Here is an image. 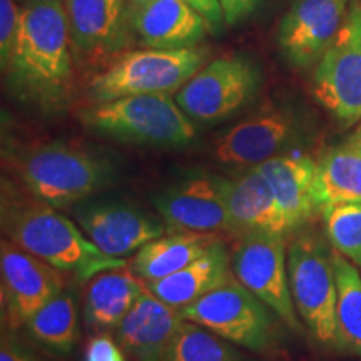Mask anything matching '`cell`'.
Wrapping results in <instances>:
<instances>
[{
	"mask_svg": "<svg viewBox=\"0 0 361 361\" xmlns=\"http://www.w3.org/2000/svg\"><path fill=\"white\" fill-rule=\"evenodd\" d=\"M11 162L24 189L54 207L84 201L112 180L106 161L61 141L22 149Z\"/></svg>",
	"mask_w": 361,
	"mask_h": 361,
	"instance_id": "cell-3",
	"label": "cell"
},
{
	"mask_svg": "<svg viewBox=\"0 0 361 361\" xmlns=\"http://www.w3.org/2000/svg\"><path fill=\"white\" fill-rule=\"evenodd\" d=\"M206 49H142L124 54L106 71L90 80L94 102L135 96V94H173L204 66Z\"/></svg>",
	"mask_w": 361,
	"mask_h": 361,
	"instance_id": "cell-5",
	"label": "cell"
},
{
	"mask_svg": "<svg viewBox=\"0 0 361 361\" xmlns=\"http://www.w3.org/2000/svg\"><path fill=\"white\" fill-rule=\"evenodd\" d=\"M314 200L319 209L361 204V124L316 162Z\"/></svg>",
	"mask_w": 361,
	"mask_h": 361,
	"instance_id": "cell-21",
	"label": "cell"
},
{
	"mask_svg": "<svg viewBox=\"0 0 361 361\" xmlns=\"http://www.w3.org/2000/svg\"><path fill=\"white\" fill-rule=\"evenodd\" d=\"M233 273L243 286L268 306L284 324L300 331L301 319L293 303L283 236H239L233 252Z\"/></svg>",
	"mask_w": 361,
	"mask_h": 361,
	"instance_id": "cell-10",
	"label": "cell"
},
{
	"mask_svg": "<svg viewBox=\"0 0 361 361\" xmlns=\"http://www.w3.org/2000/svg\"><path fill=\"white\" fill-rule=\"evenodd\" d=\"M183 322L180 310L164 303L146 286L117 326V338L139 361H164Z\"/></svg>",
	"mask_w": 361,
	"mask_h": 361,
	"instance_id": "cell-17",
	"label": "cell"
},
{
	"mask_svg": "<svg viewBox=\"0 0 361 361\" xmlns=\"http://www.w3.org/2000/svg\"><path fill=\"white\" fill-rule=\"evenodd\" d=\"M322 214L333 250L361 271V204L324 206Z\"/></svg>",
	"mask_w": 361,
	"mask_h": 361,
	"instance_id": "cell-28",
	"label": "cell"
},
{
	"mask_svg": "<svg viewBox=\"0 0 361 361\" xmlns=\"http://www.w3.org/2000/svg\"><path fill=\"white\" fill-rule=\"evenodd\" d=\"M71 32L61 2H25L6 67L13 92L44 109L66 102L72 84Z\"/></svg>",
	"mask_w": 361,
	"mask_h": 361,
	"instance_id": "cell-1",
	"label": "cell"
},
{
	"mask_svg": "<svg viewBox=\"0 0 361 361\" xmlns=\"http://www.w3.org/2000/svg\"><path fill=\"white\" fill-rule=\"evenodd\" d=\"M338 286V346L361 356V271L348 258L333 251Z\"/></svg>",
	"mask_w": 361,
	"mask_h": 361,
	"instance_id": "cell-25",
	"label": "cell"
},
{
	"mask_svg": "<svg viewBox=\"0 0 361 361\" xmlns=\"http://www.w3.org/2000/svg\"><path fill=\"white\" fill-rule=\"evenodd\" d=\"M164 361H243L228 340L201 324L184 319Z\"/></svg>",
	"mask_w": 361,
	"mask_h": 361,
	"instance_id": "cell-27",
	"label": "cell"
},
{
	"mask_svg": "<svg viewBox=\"0 0 361 361\" xmlns=\"http://www.w3.org/2000/svg\"><path fill=\"white\" fill-rule=\"evenodd\" d=\"M221 243L216 233L176 231L144 245L135 255L133 269L144 283L157 281L186 268Z\"/></svg>",
	"mask_w": 361,
	"mask_h": 361,
	"instance_id": "cell-23",
	"label": "cell"
},
{
	"mask_svg": "<svg viewBox=\"0 0 361 361\" xmlns=\"http://www.w3.org/2000/svg\"><path fill=\"white\" fill-rule=\"evenodd\" d=\"M295 135V116L281 107H268L224 130L214 142V156L226 166L255 168L278 156Z\"/></svg>",
	"mask_w": 361,
	"mask_h": 361,
	"instance_id": "cell-15",
	"label": "cell"
},
{
	"mask_svg": "<svg viewBox=\"0 0 361 361\" xmlns=\"http://www.w3.org/2000/svg\"><path fill=\"white\" fill-rule=\"evenodd\" d=\"M0 361H32L20 348L13 346L12 343L2 341V351H0Z\"/></svg>",
	"mask_w": 361,
	"mask_h": 361,
	"instance_id": "cell-33",
	"label": "cell"
},
{
	"mask_svg": "<svg viewBox=\"0 0 361 361\" xmlns=\"http://www.w3.org/2000/svg\"><path fill=\"white\" fill-rule=\"evenodd\" d=\"M207 27L188 0H149L133 13V29L149 49L194 47Z\"/></svg>",
	"mask_w": 361,
	"mask_h": 361,
	"instance_id": "cell-19",
	"label": "cell"
},
{
	"mask_svg": "<svg viewBox=\"0 0 361 361\" xmlns=\"http://www.w3.org/2000/svg\"><path fill=\"white\" fill-rule=\"evenodd\" d=\"M85 361H124V356L109 336L102 335L90 340Z\"/></svg>",
	"mask_w": 361,
	"mask_h": 361,
	"instance_id": "cell-30",
	"label": "cell"
},
{
	"mask_svg": "<svg viewBox=\"0 0 361 361\" xmlns=\"http://www.w3.org/2000/svg\"><path fill=\"white\" fill-rule=\"evenodd\" d=\"M72 49L97 61L123 51L133 27L128 0H66Z\"/></svg>",
	"mask_w": 361,
	"mask_h": 361,
	"instance_id": "cell-16",
	"label": "cell"
},
{
	"mask_svg": "<svg viewBox=\"0 0 361 361\" xmlns=\"http://www.w3.org/2000/svg\"><path fill=\"white\" fill-rule=\"evenodd\" d=\"M229 276H233V268L221 241L186 268L146 283V286L164 303L180 310L221 286Z\"/></svg>",
	"mask_w": 361,
	"mask_h": 361,
	"instance_id": "cell-22",
	"label": "cell"
},
{
	"mask_svg": "<svg viewBox=\"0 0 361 361\" xmlns=\"http://www.w3.org/2000/svg\"><path fill=\"white\" fill-rule=\"evenodd\" d=\"M149 0H128V6H129V12H130V20H133V13L141 8L142 6H146Z\"/></svg>",
	"mask_w": 361,
	"mask_h": 361,
	"instance_id": "cell-34",
	"label": "cell"
},
{
	"mask_svg": "<svg viewBox=\"0 0 361 361\" xmlns=\"http://www.w3.org/2000/svg\"><path fill=\"white\" fill-rule=\"evenodd\" d=\"M2 229L22 250L61 271L87 281L104 271L124 268V258H112L94 245L80 226L56 207L12 183L2 184Z\"/></svg>",
	"mask_w": 361,
	"mask_h": 361,
	"instance_id": "cell-2",
	"label": "cell"
},
{
	"mask_svg": "<svg viewBox=\"0 0 361 361\" xmlns=\"http://www.w3.org/2000/svg\"><path fill=\"white\" fill-rule=\"evenodd\" d=\"M228 209L233 233L238 236L268 234L286 238L295 231L256 166L228 183Z\"/></svg>",
	"mask_w": 361,
	"mask_h": 361,
	"instance_id": "cell-18",
	"label": "cell"
},
{
	"mask_svg": "<svg viewBox=\"0 0 361 361\" xmlns=\"http://www.w3.org/2000/svg\"><path fill=\"white\" fill-rule=\"evenodd\" d=\"M269 311L233 273L221 286L180 308V314L234 345L263 351L269 348L274 338Z\"/></svg>",
	"mask_w": 361,
	"mask_h": 361,
	"instance_id": "cell-7",
	"label": "cell"
},
{
	"mask_svg": "<svg viewBox=\"0 0 361 361\" xmlns=\"http://www.w3.org/2000/svg\"><path fill=\"white\" fill-rule=\"evenodd\" d=\"M79 117L87 129L121 142L171 147L196 137L191 117L169 94H135L96 102Z\"/></svg>",
	"mask_w": 361,
	"mask_h": 361,
	"instance_id": "cell-4",
	"label": "cell"
},
{
	"mask_svg": "<svg viewBox=\"0 0 361 361\" xmlns=\"http://www.w3.org/2000/svg\"><path fill=\"white\" fill-rule=\"evenodd\" d=\"M261 72L250 59L223 57L202 66L176 92V102L191 119L216 123L241 109L258 92Z\"/></svg>",
	"mask_w": 361,
	"mask_h": 361,
	"instance_id": "cell-9",
	"label": "cell"
},
{
	"mask_svg": "<svg viewBox=\"0 0 361 361\" xmlns=\"http://www.w3.org/2000/svg\"><path fill=\"white\" fill-rule=\"evenodd\" d=\"M27 2H61V4H66V0H27Z\"/></svg>",
	"mask_w": 361,
	"mask_h": 361,
	"instance_id": "cell-35",
	"label": "cell"
},
{
	"mask_svg": "<svg viewBox=\"0 0 361 361\" xmlns=\"http://www.w3.org/2000/svg\"><path fill=\"white\" fill-rule=\"evenodd\" d=\"M20 11L13 0H0V61L6 71L19 34Z\"/></svg>",
	"mask_w": 361,
	"mask_h": 361,
	"instance_id": "cell-29",
	"label": "cell"
},
{
	"mask_svg": "<svg viewBox=\"0 0 361 361\" xmlns=\"http://www.w3.org/2000/svg\"><path fill=\"white\" fill-rule=\"evenodd\" d=\"M27 329L45 348L67 353L79 338L78 310L71 293L62 290L30 316Z\"/></svg>",
	"mask_w": 361,
	"mask_h": 361,
	"instance_id": "cell-26",
	"label": "cell"
},
{
	"mask_svg": "<svg viewBox=\"0 0 361 361\" xmlns=\"http://www.w3.org/2000/svg\"><path fill=\"white\" fill-rule=\"evenodd\" d=\"M144 288L146 283L124 268L104 271L94 276L85 295V323L94 329L117 328Z\"/></svg>",
	"mask_w": 361,
	"mask_h": 361,
	"instance_id": "cell-24",
	"label": "cell"
},
{
	"mask_svg": "<svg viewBox=\"0 0 361 361\" xmlns=\"http://www.w3.org/2000/svg\"><path fill=\"white\" fill-rule=\"evenodd\" d=\"M197 12L204 17L209 29L218 30L224 22L223 8H221L219 0H188Z\"/></svg>",
	"mask_w": 361,
	"mask_h": 361,
	"instance_id": "cell-32",
	"label": "cell"
},
{
	"mask_svg": "<svg viewBox=\"0 0 361 361\" xmlns=\"http://www.w3.org/2000/svg\"><path fill=\"white\" fill-rule=\"evenodd\" d=\"M261 0H219L221 8H223L224 22L229 25H236L246 17H250L256 7L259 6Z\"/></svg>",
	"mask_w": 361,
	"mask_h": 361,
	"instance_id": "cell-31",
	"label": "cell"
},
{
	"mask_svg": "<svg viewBox=\"0 0 361 361\" xmlns=\"http://www.w3.org/2000/svg\"><path fill=\"white\" fill-rule=\"evenodd\" d=\"M313 96L338 121H361V0H350L343 24L319 57Z\"/></svg>",
	"mask_w": 361,
	"mask_h": 361,
	"instance_id": "cell-8",
	"label": "cell"
},
{
	"mask_svg": "<svg viewBox=\"0 0 361 361\" xmlns=\"http://www.w3.org/2000/svg\"><path fill=\"white\" fill-rule=\"evenodd\" d=\"M288 276L293 303L311 336L324 346H338L333 251L316 236H300L288 250Z\"/></svg>",
	"mask_w": 361,
	"mask_h": 361,
	"instance_id": "cell-6",
	"label": "cell"
},
{
	"mask_svg": "<svg viewBox=\"0 0 361 361\" xmlns=\"http://www.w3.org/2000/svg\"><path fill=\"white\" fill-rule=\"evenodd\" d=\"M350 0H296L278 30V44L291 66L306 69L335 39Z\"/></svg>",
	"mask_w": 361,
	"mask_h": 361,
	"instance_id": "cell-14",
	"label": "cell"
},
{
	"mask_svg": "<svg viewBox=\"0 0 361 361\" xmlns=\"http://www.w3.org/2000/svg\"><path fill=\"white\" fill-rule=\"evenodd\" d=\"M228 183L214 174L192 173L157 194L154 206L174 231L233 233Z\"/></svg>",
	"mask_w": 361,
	"mask_h": 361,
	"instance_id": "cell-11",
	"label": "cell"
},
{
	"mask_svg": "<svg viewBox=\"0 0 361 361\" xmlns=\"http://www.w3.org/2000/svg\"><path fill=\"white\" fill-rule=\"evenodd\" d=\"M276 197L291 228L308 223L316 209V161L303 154H278L256 166Z\"/></svg>",
	"mask_w": 361,
	"mask_h": 361,
	"instance_id": "cell-20",
	"label": "cell"
},
{
	"mask_svg": "<svg viewBox=\"0 0 361 361\" xmlns=\"http://www.w3.org/2000/svg\"><path fill=\"white\" fill-rule=\"evenodd\" d=\"M0 268L4 310L12 326L25 324L64 286L61 269L22 250L11 239H4L0 246Z\"/></svg>",
	"mask_w": 361,
	"mask_h": 361,
	"instance_id": "cell-12",
	"label": "cell"
},
{
	"mask_svg": "<svg viewBox=\"0 0 361 361\" xmlns=\"http://www.w3.org/2000/svg\"><path fill=\"white\" fill-rule=\"evenodd\" d=\"M75 219L90 241L112 258H124L146 243L164 236L166 224L126 202L94 201L75 209Z\"/></svg>",
	"mask_w": 361,
	"mask_h": 361,
	"instance_id": "cell-13",
	"label": "cell"
}]
</instances>
